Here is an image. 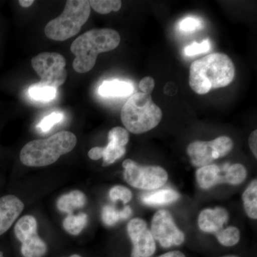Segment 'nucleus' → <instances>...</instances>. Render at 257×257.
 <instances>
[{
    "label": "nucleus",
    "mask_w": 257,
    "mask_h": 257,
    "mask_svg": "<svg viewBox=\"0 0 257 257\" xmlns=\"http://www.w3.org/2000/svg\"><path fill=\"white\" fill-rule=\"evenodd\" d=\"M235 67L229 56L213 53L194 61L189 70V86L198 94L225 87L232 82Z\"/></svg>",
    "instance_id": "1"
},
{
    "label": "nucleus",
    "mask_w": 257,
    "mask_h": 257,
    "mask_svg": "<svg viewBox=\"0 0 257 257\" xmlns=\"http://www.w3.org/2000/svg\"><path fill=\"white\" fill-rule=\"evenodd\" d=\"M120 41L119 34L108 28L94 29L77 37L70 47L75 56L72 64L74 71L83 74L92 70L98 55L114 50Z\"/></svg>",
    "instance_id": "2"
},
{
    "label": "nucleus",
    "mask_w": 257,
    "mask_h": 257,
    "mask_svg": "<svg viewBox=\"0 0 257 257\" xmlns=\"http://www.w3.org/2000/svg\"><path fill=\"white\" fill-rule=\"evenodd\" d=\"M76 145L77 137L74 134L60 132L50 138L33 140L25 145L20 152V161L28 167H46L72 151Z\"/></svg>",
    "instance_id": "3"
},
{
    "label": "nucleus",
    "mask_w": 257,
    "mask_h": 257,
    "mask_svg": "<svg viewBox=\"0 0 257 257\" xmlns=\"http://www.w3.org/2000/svg\"><path fill=\"white\" fill-rule=\"evenodd\" d=\"M162 111L152 100L151 94L138 92L125 103L121 111V120L127 131L140 135L160 124Z\"/></svg>",
    "instance_id": "4"
},
{
    "label": "nucleus",
    "mask_w": 257,
    "mask_h": 257,
    "mask_svg": "<svg viewBox=\"0 0 257 257\" xmlns=\"http://www.w3.org/2000/svg\"><path fill=\"white\" fill-rule=\"evenodd\" d=\"M91 13L89 1L68 0L63 13L45 27V35L55 41H65L75 36L87 23Z\"/></svg>",
    "instance_id": "5"
},
{
    "label": "nucleus",
    "mask_w": 257,
    "mask_h": 257,
    "mask_svg": "<svg viewBox=\"0 0 257 257\" xmlns=\"http://www.w3.org/2000/svg\"><path fill=\"white\" fill-rule=\"evenodd\" d=\"M32 66L40 77V85L57 89L65 82L67 72L64 57L57 52H43L32 60Z\"/></svg>",
    "instance_id": "6"
},
{
    "label": "nucleus",
    "mask_w": 257,
    "mask_h": 257,
    "mask_svg": "<svg viewBox=\"0 0 257 257\" xmlns=\"http://www.w3.org/2000/svg\"><path fill=\"white\" fill-rule=\"evenodd\" d=\"M125 181L135 188L154 190L165 185L168 180V174L159 166L139 165L132 160L122 164Z\"/></svg>",
    "instance_id": "7"
},
{
    "label": "nucleus",
    "mask_w": 257,
    "mask_h": 257,
    "mask_svg": "<svg viewBox=\"0 0 257 257\" xmlns=\"http://www.w3.org/2000/svg\"><path fill=\"white\" fill-rule=\"evenodd\" d=\"M233 146L231 138L221 136L210 142H193L187 147V154L194 167H202L229 155Z\"/></svg>",
    "instance_id": "8"
},
{
    "label": "nucleus",
    "mask_w": 257,
    "mask_h": 257,
    "mask_svg": "<svg viewBox=\"0 0 257 257\" xmlns=\"http://www.w3.org/2000/svg\"><path fill=\"white\" fill-rule=\"evenodd\" d=\"M17 239L22 243L21 252L24 257H43L47 246L37 234V219L32 215L20 218L15 226Z\"/></svg>",
    "instance_id": "9"
},
{
    "label": "nucleus",
    "mask_w": 257,
    "mask_h": 257,
    "mask_svg": "<svg viewBox=\"0 0 257 257\" xmlns=\"http://www.w3.org/2000/svg\"><path fill=\"white\" fill-rule=\"evenodd\" d=\"M151 233L154 239L164 248L179 246L184 242L185 236L177 227L172 214L166 210H160L152 218Z\"/></svg>",
    "instance_id": "10"
},
{
    "label": "nucleus",
    "mask_w": 257,
    "mask_h": 257,
    "mask_svg": "<svg viewBox=\"0 0 257 257\" xmlns=\"http://www.w3.org/2000/svg\"><path fill=\"white\" fill-rule=\"evenodd\" d=\"M127 233L133 248L132 257H150L156 251V243L146 221L142 219H132L127 225Z\"/></svg>",
    "instance_id": "11"
},
{
    "label": "nucleus",
    "mask_w": 257,
    "mask_h": 257,
    "mask_svg": "<svg viewBox=\"0 0 257 257\" xmlns=\"http://www.w3.org/2000/svg\"><path fill=\"white\" fill-rule=\"evenodd\" d=\"M128 140L130 135L126 128L120 126L111 128L108 134L107 145L102 147L103 166L111 165L124 156Z\"/></svg>",
    "instance_id": "12"
},
{
    "label": "nucleus",
    "mask_w": 257,
    "mask_h": 257,
    "mask_svg": "<svg viewBox=\"0 0 257 257\" xmlns=\"http://www.w3.org/2000/svg\"><path fill=\"white\" fill-rule=\"evenodd\" d=\"M24 208V203L16 196L0 197V236L10 229L23 212Z\"/></svg>",
    "instance_id": "13"
},
{
    "label": "nucleus",
    "mask_w": 257,
    "mask_h": 257,
    "mask_svg": "<svg viewBox=\"0 0 257 257\" xmlns=\"http://www.w3.org/2000/svg\"><path fill=\"white\" fill-rule=\"evenodd\" d=\"M229 221V214L224 208L206 209L200 213L198 224L202 231L216 235L224 229Z\"/></svg>",
    "instance_id": "14"
},
{
    "label": "nucleus",
    "mask_w": 257,
    "mask_h": 257,
    "mask_svg": "<svg viewBox=\"0 0 257 257\" xmlns=\"http://www.w3.org/2000/svg\"><path fill=\"white\" fill-rule=\"evenodd\" d=\"M229 164L222 167L215 165L204 166L196 172V179L199 187L203 189H210L217 184L226 183V170Z\"/></svg>",
    "instance_id": "15"
},
{
    "label": "nucleus",
    "mask_w": 257,
    "mask_h": 257,
    "mask_svg": "<svg viewBox=\"0 0 257 257\" xmlns=\"http://www.w3.org/2000/svg\"><path fill=\"white\" fill-rule=\"evenodd\" d=\"M134 87L131 83L114 80L105 81L99 86V93L105 97L127 96L133 94Z\"/></svg>",
    "instance_id": "16"
},
{
    "label": "nucleus",
    "mask_w": 257,
    "mask_h": 257,
    "mask_svg": "<svg viewBox=\"0 0 257 257\" xmlns=\"http://www.w3.org/2000/svg\"><path fill=\"white\" fill-rule=\"evenodd\" d=\"M86 202L87 199L84 193L81 191L74 190L61 196L57 201V207L59 210L67 213L69 215L75 209L84 207Z\"/></svg>",
    "instance_id": "17"
},
{
    "label": "nucleus",
    "mask_w": 257,
    "mask_h": 257,
    "mask_svg": "<svg viewBox=\"0 0 257 257\" xmlns=\"http://www.w3.org/2000/svg\"><path fill=\"white\" fill-rule=\"evenodd\" d=\"M179 193L173 189H161L141 196L144 204L149 206H161L171 204L179 199Z\"/></svg>",
    "instance_id": "18"
},
{
    "label": "nucleus",
    "mask_w": 257,
    "mask_h": 257,
    "mask_svg": "<svg viewBox=\"0 0 257 257\" xmlns=\"http://www.w3.org/2000/svg\"><path fill=\"white\" fill-rule=\"evenodd\" d=\"M243 207L248 217L257 219V181L254 179L248 186L242 195Z\"/></svg>",
    "instance_id": "19"
},
{
    "label": "nucleus",
    "mask_w": 257,
    "mask_h": 257,
    "mask_svg": "<svg viewBox=\"0 0 257 257\" xmlns=\"http://www.w3.org/2000/svg\"><path fill=\"white\" fill-rule=\"evenodd\" d=\"M88 222L87 214L80 213L77 215L69 214L64 219V229L69 234L78 235L87 226Z\"/></svg>",
    "instance_id": "20"
},
{
    "label": "nucleus",
    "mask_w": 257,
    "mask_h": 257,
    "mask_svg": "<svg viewBox=\"0 0 257 257\" xmlns=\"http://www.w3.org/2000/svg\"><path fill=\"white\" fill-rule=\"evenodd\" d=\"M57 94V89L53 87L34 84L29 89V94L34 100L47 102L52 100Z\"/></svg>",
    "instance_id": "21"
},
{
    "label": "nucleus",
    "mask_w": 257,
    "mask_h": 257,
    "mask_svg": "<svg viewBox=\"0 0 257 257\" xmlns=\"http://www.w3.org/2000/svg\"><path fill=\"white\" fill-rule=\"evenodd\" d=\"M247 176L246 168L241 164L228 166L226 170V183L238 185L242 183Z\"/></svg>",
    "instance_id": "22"
},
{
    "label": "nucleus",
    "mask_w": 257,
    "mask_h": 257,
    "mask_svg": "<svg viewBox=\"0 0 257 257\" xmlns=\"http://www.w3.org/2000/svg\"><path fill=\"white\" fill-rule=\"evenodd\" d=\"M89 5L94 11L101 15L119 11L121 8V2L119 0H92L89 1Z\"/></svg>",
    "instance_id": "23"
},
{
    "label": "nucleus",
    "mask_w": 257,
    "mask_h": 257,
    "mask_svg": "<svg viewBox=\"0 0 257 257\" xmlns=\"http://www.w3.org/2000/svg\"><path fill=\"white\" fill-rule=\"evenodd\" d=\"M216 239L224 246H232L239 242L240 239L239 230L235 226L224 229L216 235Z\"/></svg>",
    "instance_id": "24"
},
{
    "label": "nucleus",
    "mask_w": 257,
    "mask_h": 257,
    "mask_svg": "<svg viewBox=\"0 0 257 257\" xmlns=\"http://www.w3.org/2000/svg\"><path fill=\"white\" fill-rule=\"evenodd\" d=\"M64 119V114L61 112H52L48 116H45L37 125V128L42 133H47L51 128L59 124Z\"/></svg>",
    "instance_id": "25"
},
{
    "label": "nucleus",
    "mask_w": 257,
    "mask_h": 257,
    "mask_svg": "<svg viewBox=\"0 0 257 257\" xmlns=\"http://www.w3.org/2000/svg\"><path fill=\"white\" fill-rule=\"evenodd\" d=\"M109 197L113 202L121 200L124 204H126L131 200L133 194L124 186H114L109 191Z\"/></svg>",
    "instance_id": "26"
},
{
    "label": "nucleus",
    "mask_w": 257,
    "mask_h": 257,
    "mask_svg": "<svg viewBox=\"0 0 257 257\" xmlns=\"http://www.w3.org/2000/svg\"><path fill=\"white\" fill-rule=\"evenodd\" d=\"M101 219L106 226H113L121 220L119 211L109 205L104 206L103 207L101 211Z\"/></svg>",
    "instance_id": "27"
},
{
    "label": "nucleus",
    "mask_w": 257,
    "mask_h": 257,
    "mask_svg": "<svg viewBox=\"0 0 257 257\" xmlns=\"http://www.w3.org/2000/svg\"><path fill=\"white\" fill-rule=\"evenodd\" d=\"M211 43L209 39L204 40L201 43L193 42L192 45L186 47L184 49V53L189 57L199 55V54L206 53L210 50Z\"/></svg>",
    "instance_id": "28"
},
{
    "label": "nucleus",
    "mask_w": 257,
    "mask_h": 257,
    "mask_svg": "<svg viewBox=\"0 0 257 257\" xmlns=\"http://www.w3.org/2000/svg\"><path fill=\"white\" fill-rule=\"evenodd\" d=\"M202 22L193 17H189L182 20L179 24V28L184 32H193L202 28Z\"/></svg>",
    "instance_id": "29"
},
{
    "label": "nucleus",
    "mask_w": 257,
    "mask_h": 257,
    "mask_svg": "<svg viewBox=\"0 0 257 257\" xmlns=\"http://www.w3.org/2000/svg\"><path fill=\"white\" fill-rule=\"evenodd\" d=\"M155 85V80L151 77H144L140 82V89L143 91V93L147 94H151Z\"/></svg>",
    "instance_id": "30"
},
{
    "label": "nucleus",
    "mask_w": 257,
    "mask_h": 257,
    "mask_svg": "<svg viewBox=\"0 0 257 257\" xmlns=\"http://www.w3.org/2000/svg\"><path fill=\"white\" fill-rule=\"evenodd\" d=\"M103 148L100 147H93L88 152V156L92 160H99L102 158Z\"/></svg>",
    "instance_id": "31"
},
{
    "label": "nucleus",
    "mask_w": 257,
    "mask_h": 257,
    "mask_svg": "<svg viewBox=\"0 0 257 257\" xmlns=\"http://www.w3.org/2000/svg\"><path fill=\"white\" fill-rule=\"evenodd\" d=\"M257 130H254L252 133L250 135L249 138H248V145H249L250 149L251 152H253V155L254 157H257Z\"/></svg>",
    "instance_id": "32"
},
{
    "label": "nucleus",
    "mask_w": 257,
    "mask_h": 257,
    "mask_svg": "<svg viewBox=\"0 0 257 257\" xmlns=\"http://www.w3.org/2000/svg\"><path fill=\"white\" fill-rule=\"evenodd\" d=\"M119 213L120 219L125 220V219H127L132 215L133 210H132L131 207L130 206H126L122 210L119 211Z\"/></svg>",
    "instance_id": "33"
},
{
    "label": "nucleus",
    "mask_w": 257,
    "mask_h": 257,
    "mask_svg": "<svg viewBox=\"0 0 257 257\" xmlns=\"http://www.w3.org/2000/svg\"><path fill=\"white\" fill-rule=\"evenodd\" d=\"M158 257H186L183 253L179 251H169Z\"/></svg>",
    "instance_id": "34"
},
{
    "label": "nucleus",
    "mask_w": 257,
    "mask_h": 257,
    "mask_svg": "<svg viewBox=\"0 0 257 257\" xmlns=\"http://www.w3.org/2000/svg\"><path fill=\"white\" fill-rule=\"evenodd\" d=\"M35 3V1L33 0H20L19 1V4L21 5L23 8H30V6H32L33 5V3Z\"/></svg>",
    "instance_id": "35"
},
{
    "label": "nucleus",
    "mask_w": 257,
    "mask_h": 257,
    "mask_svg": "<svg viewBox=\"0 0 257 257\" xmlns=\"http://www.w3.org/2000/svg\"><path fill=\"white\" fill-rule=\"evenodd\" d=\"M221 257H239L237 256H234V255H227V256H223Z\"/></svg>",
    "instance_id": "36"
},
{
    "label": "nucleus",
    "mask_w": 257,
    "mask_h": 257,
    "mask_svg": "<svg viewBox=\"0 0 257 257\" xmlns=\"http://www.w3.org/2000/svg\"><path fill=\"white\" fill-rule=\"evenodd\" d=\"M0 257H5L4 253L0 251Z\"/></svg>",
    "instance_id": "37"
},
{
    "label": "nucleus",
    "mask_w": 257,
    "mask_h": 257,
    "mask_svg": "<svg viewBox=\"0 0 257 257\" xmlns=\"http://www.w3.org/2000/svg\"><path fill=\"white\" fill-rule=\"evenodd\" d=\"M70 257H82V256H79V255H78V254H74V255H72V256H71Z\"/></svg>",
    "instance_id": "38"
}]
</instances>
